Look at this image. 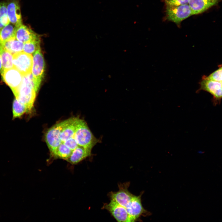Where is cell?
<instances>
[{
	"instance_id": "obj_7",
	"label": "cell",
	"mask_w": 222,
	"mask_h": 222,
	"mask_svg": "<svg viewBox=\"0 0 222 222\" xmlns=\"http://www.w3.org/2000/svg\"><path fill=\"white\" fill-rule=\"evenodd\" d=\"M14 67L18 70L23 76L31 73L33 64V56L24 51L13 55Z\"/></svg>"
},
{
	"instance_id": "obj_24",
	"label": "cell",
	"mask_w": 222,
	"mask_h": 222,
	"mask_svg": "<svg viewBox=\"0 0 222 222\" xmlns=\"http://www.w3.org/2000/svg\"><path fill=\"white\" fill-rule=\"evenodd\" d=\"M189 1V0H165V2L166 5L178 6L188 4Z\"/></svg>"
},
{
	"instance_id": "obj_2",
	"label": "cell",
	"mask_w": 222,
	"mask_h": 222,
	"mask_svg": "<svg viewBox=\"0 0 222 222\" xmlns=\"http://www.w3.org/2000/svg\"><path fill=\"white\" fill-rule=\"evenodd\" d=\"M74 138L78 145L91 150L99 141L85 121L79 118Z\"/></svg>"
},
{
	"instance_id": "obj_3",
	"label": "cell",
	"mask_w": 222,
	"mask_h": 222,
	"mask_svg": "<svg viewBox=\"0 0 222 222\" xmlns=\"http://www.w3.org/2000/svg\"><path fill=\"white\" fill-rule=\"evenodd\" d=\"M45 68L44 59L40 47L33 54L31 70L34 88L37 92L44 77Z\"/></svg>"
},
{
	"instance_id": "obj_19",
	"label": "cell",
	"mask_w": 222,
	"mask_h": 222,
	"mask_svg": "<svg viewBox=\"0 0 222 222\" xmlns=\"http://www.w3.org/2000/svg\"><path fill=\"white\" fill-rule=\"evenodd\" d=\"M16 27L9 24L0 30V46L11 38L15 37Z\"/></svg>"
},
{
	"instance_id": "obj_9",
	"label": "cell",
	"mask_w": 222,
	"mask_h": 222,
	"mask_svg": "<svg viewBox=\"0 0 222 222\" xmlns=\"http://www.w3.org/2000/svg\"><path fill=\"white\" fill-rule=\"evenodd\" d=\"M1 74L3 81L14 93L21 85L24 76L14 67L3 70Z\"/></svg>"
},
{
	"instance_id": "obj_18",
	"label": "cell",
	"mask_w": 222,
	"mask_h": 222,
	"mask_svg": "<svg viewBox=\"0 0 222 222\" xmlns=\"http://www.w3.org/2000/svg\"><path fill=\"white\" fill-rule=\"evenodd\" d=\"M72 151L64 143H62L51 154L55 158L66 160L70 156Z\"/></svg>"
},
{
	"instance_id": "obj_14",
	"label": "cell",
	"mask_w": 222,
	"mask_h": 222,
	"mask_svg": "<svg viewBox=\"0 0 222 222\" xmlns=\"http://www.w3.org/2000/svg\"><path fill=\"white\" fill-rule=\"evenodd\" d=\"M220 0H189L188 4L192 15L203 13L216 5Z\"/></svg>"
},
{
	"instance_id": "obj_11",
	"label": "cell",
	"mask_w": 222,
	"mask_h": 222,
	"mask_svg": "<svg viewBox=\"0 0 222 222\" xmlns=\"http://www.w3.org/2000/svg\"><path fill=\"white\" fill-rule=\"evenodd\" d=\"M142 193V192L138 196L134 195L131 203L126 208L133 222L138 220L141 216H148L151 214L142 205L141 196Z\"/></svg>"
},
{
	"instance_id": "obj_13",
	"label": "cell",
	"mask_w": 222,
	"mask_h": 222,
	"mask_svg": "<svg viewBox=\"0 0 222 222\" xmlns=\"http://www.w3.org/2000/svg\"><path fill=\"white\" fill-rule=\"evenodd\" d=\"M15 37L24 43L40 38L39 35L31 28L23 24L16 28Z\"/></svg>"
},
{
	"instance_id": "obj_25",
	"label": "cell",
	"mask_w": 222,
	"mask_h": 222,
	"mask_svg": "<svg viewBox=\"0 0 222 222\" xmlns=\"http://www.w3.org/2000/svg\"><path fill=\"white\" fill-rule=\"evenodd\" d=\"M62 143L72 151L73 150L79 146L74 137L70 138Z\"/></svg>"
},
{
	"instance_id": "obj_6",
	"label": "cell",
	"mask_w": 222,
	"mask_h": 222,
	"mask_svg": "<svg viewBox=\"0 0 222 222\" xmlns=\"http://www.w3.org/2000/svg\"><path fill=\"white\" fill-rule=\"evenodd\" d=\"M68 119L56 124L47 131L45 140L50 153L54 150L61 143L60 135Z\"/></svg>"
},
{
	"instance_id": "obj_26",
	"label": "cell",
	"mask_w": 222,
	"mask_h": 222,
	"mask_svg": "<svg viewBox=\"0 0 222 222\" xmlns=\"http://www.w3.org/2000/svg\"><path fill=\"white\" fill-rule=\"evenodd\" d=\"M2 59L1 56V55L0 53V73H1L2 72L3 70V67H2Z\"/></svg>"
},
{
	"instance_id": "obj_10",
	"label": "cell",
	"mask_w": 222,
	"mask_h": 222,
	"mask_svg": "<svg viewBox=\"0 0 222 222\" xmlns=\"http://www.w3.org/2000/svg\"><path fill=\"white\" fill-rule=\"evenodd\" d=\"M103 208L107 210L118 222H133L126 208L112 200L110 199L109 203L104 204Z\"/></svg>"
},
{
	"instance_id": "obj_5",
	"label": "cell",
	"mask_w": 222,
	"mask_h": 222,
	"mask_svg": "<svg viewBox=\"0 0 222 222\" xmlns=\"http://www.w3.org/2000/svg\"><path fill=\"white\" fill-rule=\"evenodd\" d=\"M199 84V90L205 91L212 94L213 97V102L215 105L220 103L222 99V84L220 82L204 76L203 77Z\"/></svg>"
},
{
	"instance_id": "obj_22",
	"label": "cell",
	"mask_w": 222,
	"mask_h": 222,
	"mask_svg": "<svg viewBox=\"0 0 222 222\" xmlns=\"http://www.w3.org/2000/svg\"><path fill=\"white\" fill-rule=\"evenodd\" d=\"M40 38L24 43L23 51L32 54L40 47Z\"/></svg>"
},
{
	"instance_id": "obj_4",
	"label": "cell",
	"mask_w": 222,
	"mask_h": 222,
	"mask_svg": "<svg viewBox=\"0 0 222 222\" xmlns=\"http://www.w3.org/2000/svg\"><path fill=\"white\" fill-rule=\"evenodd\" d=\"M166 12L167 19L177 24L192 15V10L188 4L178 6L166 5Z\"/></svg>"
},
{
	"instance_id": "obj_12",
	"label": "cell",
	"mask_w": 222,
	"mask_h": 222,
	"mask_svg": "<svg viewBox=\"0 0 222 222\" xmlns=\"http://www.w3.org/2000/svg\"><path fill=\"white\" fill-rule=\"evenodd\" d=\"M7 14L10 22L16 28L23 24L19 3L18 0H11L7 5Z\"/></svg>"
},
{
	"instance_id": "obj_17",
	"label": "cell",
	"mask_w": 222,
	"mask_h": 222,
	"mask_svg": "<svg viewBox=\"0 0 222 222\" xmlns=\"http://www.w3.org/2000/svg\"><path fill=\"white\" fill-rule=\"evenodd\" d=\"M24 45L23 43L13 37L3 43L0 47L13 55L22 51L23 50Z\"/></svg>"
},
{
	"instance_id": "obj_23",
	"label": "cell",
	"mask_w": 222,
	"mask_h": 222,
	"mask_svg": "<svg viewBox=\"0 0 222 222\" xmlns=\"http://www.w3.org/2000/svg\"><path fill=\"white\" fill-rule=\"evenodd\" d=\"M7 5L5 2H0V30L10 24L7 14Z\"/></svg>"
},
{
	"instance_id": "obj_21",
	"label": "cell",
	"mask_w": 222,
	"mask_h": 222,
	"mask_svg": "<svg viewBox=\"0 0 222 222\" xmlns=\"http://www.w3.org/2000/svg\"><path fill=\"white\" fill-rule=\"evenodd\" d=\"M28 112L27 107L15 98L13 101L12 105L13 118L19 117Z\"/></svg>"
},
{
	"instance_id": "obj_16",
	"label": "cell",
	"mask_w": 222,
	"mask_h": 222,
	"mask_svg": "<svg viewBox=\"0 0 222 222\" xmlns=\"http://www.w3.org/2000/svg\"><path fill=\"white\" fill-rule=\"evenodd\" d=\"M91 150L78 146L72 151L71 154L66 160L72 164H76L90 156Z\"/></svg>"
},
{
	"instance_id": "obj_1",
	"label": "cell",
	"mask_w": 222,
	"mask_h": 222,
	"mask_svg": "<svg viewBox=\"0 0 222 222\" xmlns=\"http://www.w3.org/2000/svg\"><path fill=\"white\" fill-rule=\"evenodd\" d=\"M36 93L31 73L23 76L21 85L14 94L15 98L27 107L29 112L33 107Z\"/></svg>"
},
{
	"instance_id": "obj_20",
	"label": "cell",
	"mask_w": 222,
	"mask_h": 222,
	"mask_svg": "<svg viewBox=\"0 0 222 222\" xmlns=\"http://www.w3.org/2000/svg\"><path fill=\"white\" fill-rule=\"evenodd\" d=\"M1 55L3 70L14 67L12 54L0 47Z\"/></svg>"
},
{
	"instance_id": "obj_15",
	"label": "cell",
	"mask_w": 222,
	"mask_h": 222,
	"mask_svg": "<svg viewBox=\"0 0 222 222\" xmlns=\"http://www.w3.org/2000/svg\"><path fill=\"white\" fill-rule=\"evenodd\" d=\"M78 119V117H72L68 119L67 122L61 133L60 139L62 143L74 137Z\"/></svg>"
},
{
	"instance_id": "obj_8",
	"label": "cell",
	"mask_w": 222,
	"mask_h": 222,
	"mask_svg": "<svg viewBox=\"0 0 222 222\" xmlns=\"http://www.w3.org/2000/svg\"><path fill=\"white\" fill-rule=\"evenodd\" d=\"M130 185V183L128 182L119 184V190L117 191H111L109 193L110 199L126 208L134 195L128 190Z\"/></svg>"
}]
</instances>
